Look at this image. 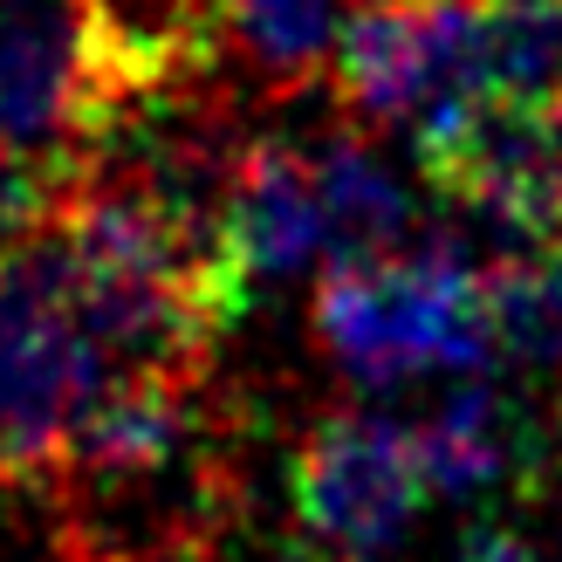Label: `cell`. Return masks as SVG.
I'll use <instances>...</instances> for the list:
<instances>
[{
	"instance_id": "11",
	"label": "cell",
	"mask_w": 562,
	"mask_h": 562,
	"mask_svg": "<svg viewBox=\"0 0 562 562\" xmlns=\"http://www.w3.org/2000/svg\"><path fill=\"white\" fill-rule=\"evenodd\" d=\"M460 562H542V555L528 549L521 528H508V521H473L467 542H460Z\"/></svg>"
},
{
	"instance_id": "4",
	"label": "cell",
	"mask_w": 562,
	"mask_h": 562,
	"mask_svg": "<svg viewBox=\"0 0 562 562\" xmlns=\"http://www.w3.org/2000/svg\"><path fill=\"white\" fill-rule=\"evenodd\" d=\"M103 384L110 363L69 302L48 220L14 261H0V481L21 494H48Z\"/></svg>"
},
{
	"instance_id": "12",
	"label": "cell",
	"mask_w": 562,
	"mask_h": 562,
	"mask_svg": "<svg viewBox=\"0 0 562 562\" xmlns=\"http://www.w3.org/2000/svg\"><path fill=\"white\" fill-rule=\"evenodd\" d=\"M555 562H562V555H555Z\"/></svg>"
},
{
	"instance_id": "6",
	"label": "cell",
	"mask_w": 562,
	"mask_h": 562,
	"mask_svg": "<svg viewBox=\"0 0 562 562\" xmlns=\"http://www.w3.org/2000/svg\"><path fill=\"white\" fill-rule=\"evenodd\" d=\"M316 255H329L316 151L289 145V137H247L227 186V213H220V261H227L240 302L302 274Z\"/></svg>"
},
{
	"instance_id": "1",
	"label": "cell",
	"mask_w": 562,
	"mask_h": 562,
	"mask_svg": "<svg viewBox=\"0 0 562 562\" xmlns=\"http://www.w3.org/2000/svg\"><path fill=\"white\" fill-rule=\"evenodd\" d=\"M240 494L213 378L110 371L48 481L55 549L63 562H213Z\"/></svg>"
},
{
	"instance_id": "9",
	"label": "cell",
	"mask_w": 562,
	"mask_h": 562,
	"mask_svg": "<svg viewBox=\"0 0 562 562\" xmlns=\"http://www.w3.org/2000/svg\"><path fill=\"white\" fill-rule=\"evenodd\" d=\"M316 172H323V227H329V268H357V261H384L426 234L418 227L412 192L384 172V158L371 145V131L344 124L336 137L316 145Z\"/></svg>"
},
{
	"instance_id": "8",
	"label": "cell",
	"mask_w": 562,
	"mask_h": 562,
	"mask_svg": "<svg viewBox=\"0 0 562 562\" xmlns=\"http://www.w3.org/2000/svg\"><path fill=\"white\" fill-rule=\"evenodd\" d=\"M350 0H213V35L247 103H295L329 90Z\"/></svg>"
},
{
	"instance_id": "5",
	"label": "cell",
	"mask_w": 562,
	"mask_h": 562,
	"mask_svg": "<svg viewBox=\"0 0 562 562\" xmlns=\"http://www.w3.org/2000/svg\"><path fill=\"white\" fill-rule=\"evenodd\" d=\"M412 426L384 412H329L289 460V508L308 562H378L426 508Z\"/></svg>"
},
{
	"instance_id": "3",
	"label": "cell",
	"mask_w": 562,
	"mask_h": 562,
	"mask_svg": "<svg viewBox=\"0 0 562 562\" xmlns=\"http://www.w3.org/2000/svg\"><path fill=\"white\" fill-rule=\"evenodd\" d=\"M316 336L357 384H412L426 371H501L487 274H473L432 234H418L405 255L329 268L316 289Z\"/></svg>"
},
{
	"instance_id": "7",
	"label": "cell",
	"mask_w": 562,
	"mask_h": 562,
	"mask_svg": "<svg viewBox=\"0 0 562 562\" xmlns=\"http://www.w3.org/2000/svg\"><path fill=\"white\" fill-rule=\"evenodd\" d=\"M481 378L487 371L460 378L412 426L418 473H426V487L446 494V501H473L487 487L536 481V473L555 460V446H562V418L528 412L521 398H508V391H494Z\"/></svg>"
},
{
	"instance_id": "2",
	"label": "cell",
	"mask_w": 562,
	"mask_h": 562,
	"mask_svg": "<svg viewBox=\"0 0 562 562\" xmlns=\"http://www.w3.org/2000/svg\"><path fill=\"white\" fill-rule=\"evenodd\" d=\"M206 69L227 76L213 48L131 27L117 0H0V151L82 179L110 124L151 82Z\"/></svg>"
},
{
	"instance_id": "10",
	"label": "cell",
	"mask_w": 562,
	"mask_h": 562,
	"mask_svg": "<svg viewBox=\"0 0 562 562\" xmlns=\"http://www.w3.org/2000/svg\"><path fill=\"white\" fill-rule=\"evenodd\" d=\"M481 82L487 97L562 103V0H481Z\"/></svg>"
}]
</instances>
